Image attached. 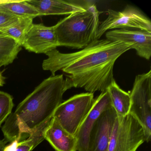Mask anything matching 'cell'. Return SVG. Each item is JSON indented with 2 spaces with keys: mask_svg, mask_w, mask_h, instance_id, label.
I'll return each mask as SVG.
<instances>
[{
  "mask_svg": "<svg viewBox=\"0 0 151 151\" xmlns=\"http://www.w3.org/2000/svg\"><path fill=\"white\" fill-rule=\"evenodd\" d=\"M111 105L118 116H124L129 114L130 97L129 93L122 90L114 79L107 89Z\"/></svg>",
  "mask_w": 151,
  "mask_h": 151,
  "instance_id": "cell-14",
  "label": "cell"
},
{
  "mask_svg": "<svg viewBox=\"0 0 151 151\" xmlns=\"http://www.w3.org/2000/svg\"><path fill=\"white\" fill-rule=\"evenodd\" d=\"M117 116L112 106L101 114L90 132L88 151H106Z\"/></svg>",
  "mask_w": 151,
  "mask_h": 151,
  "instance_id": "cell-9",
  "label": "cell"
},
{
  "mask_svg": "<svg viewBox=\"0 0 151 151\" xmlns=\"http://www.w3.org/2000/svg\"><path fill=\"white\" fill-rule=\"evenodd\" d=\"M9 1H0V4L7 3V2H8Z\"/></svg>",
  "mask_w": 151,
  "mask_h": 151,
  "instance_id": "cell-23",
  "label": "cell"
},
{
  "mask_svg": "<svg viewBox=\"0 0 151 151\" xmlns=\"http://www.w3.org/2000/svg\"><path fill=\"white\" fill-rule=\"evenodd\" d=\"M22 47L15 40L0 31V68L13 63Z\"/></svg>",
  "mask_w": 151,
  "mask_h": 151,
  "instance_id": "cell-16",
  "label": "cell"
},
{
  "mask_svg": "<svg viewBox=\"0 0 151 151\" xmlns=\"http://www.w3.org/2000/svg\"><path fill=\"white\" fill-rule=\"evenodd\" d=\"M94 99L93 93H91L74 95L58 106L53 118L65 130L75 136L92 107Z\"/></svg>",
  "mask_w": 151,
  "mask_h": 151,
  "instance_id": "cell-5",
  "label": "cell"
},
{
  "mask_svg": "<svg viewBox=\"0 0 151 151\" xmlns=\"http://www.w3.org/2000/svg\"><path fill=\"white\" fill-rule=\"evenodd\" d=\"M129 114L144 129L146 142L151 138V70L136 76L130 93Z\"/></svg>",
  "mask_w": 151,
  "mask_h": 151,
  "instance_id": "cell-4",
  "label": "cell"
},
{
  "mask_svg": "<svg viewBox=\"0 0 151 151\" xmlns=\"http://www.w3.org/2000/svg\"><path fill=\"white\" fill-rule=\"evenodd\" d=\"M67 91L63 75L45 79L17 106L2 127L7 141L27 139L36 129L51 120Z\"/></svg>",
  "mask_w": 151,
  "mask_h": 151,
  "instance_id": "cell-2",
  "label": "cell"
},
{
  "mask_svg": "<svg viewBox=\"0 0 151 151\" xmlns=\"http://www.w3.org/2000/svg\"><path fill=\"white\" fill-rule=\"evenodd\" d=\"M111 106V100L107 91L101 92L94 99L92 107L75 136L77 140V151H88L89 136L93 125L101 114Z\"/></svg>",
  "mask_w": 151,
  "mask_h": 151,
  "instance_id": "cell-11",
  "label": "cell"
},
{
  "mask_svg": "<svg viewBox=\"0 0 151 151\" xmlns=\"http://www.w3.org/2000/svg\"><path fill=\"white\" fill-rule=\"evenodd\" d=\"M14 106L13 97L0 91V127L12 113Z\"/></svg>",
  "mask_w": 151,
  "mask_h": 151,
  "instance_id": "cell-19",
  "label": "cell"
},
{
  "mask_svg": "<svg viewBox=\"0 0 151 151\" xmlns=\"http://www.w3.org/2000/svg\"><path fill=\"white\" fill-rule=\"evenodd\" d=\"M22 46L29 52L46 54L58 47L54 26L33 24L25 35Z\"/></svg>",
  "mask_w": 151,
  "mask_h": 151,
  "instance_id": "cell-8",
  "label": "cell"
},
{
  "mask_svg": "<svg viewBox=\"0 0 151 151\" xmlns=\"http://www.w3.org/2000/svg\"><path fill=\"white\" fill-rule=\"evenodd\" d=\"M145 140L143 127L131 115L117 116L106 151H137Z\"/></svg>",
  "mask_w": 151,
  "mask_h": 151,
  "instance_id": "cell-6",
  "label": "cell"
},
{
  "mask_svg": "<svg viewBox=\"0 0 151 151\" xmlns=\"http://www.w3.org/2000/svg\"><path fill=\"white\" fill-rule=\"evenodd\" d=\"M51 120L46 122L35 130L26 139L11 142V144L6 147L4 151H32L45 139V132Z\"/></svg>",
  "mask_w": 151,
  "mask_h": 151,
  "instance_id": "cell-15",
  "label": "cell"
},
{
  "mask_svg": "<svg viewBox=\"0 0 151 151\" xmlns=\"http://www.w3.org/2000/svg\"><path fill=\"white\" fill-rule=\"evenodd\" d=\"M20 17L0 9V29L7 28L16 23Z\"/></svg>",
  "mask_w": 151,
  "mask_h": 151,
  "instance_id": "cell-20",
  "label": "cell"
},
{
  "mask_svg": "<svg viewBox=\"0 0 151 151\" xmlns=\"http://www.w3.org/2000/svg\"><path fill=\"white\" fill-rule=\"evenodd\" d=\"M107 17L99 23L96 38L99 39L107 31L111 29H136L151 32V22L137 8L127 6L122 11L108 9Z\"/></svg>",
  "mask_w": 151,
  "mask_h": 151,
  "instance_id": "cell-7",
  "label": "cell"
},
{
  "mask_svg": "<svg viewBox=\"0 0 151 151\" xmlns=\"http://www.w3.org/2000/svg\"><path fill=\"white\" fill-rule=\"evenodd\" d=\"M33 20L32 17H20L16 23L7 28L0 29V31L22 46L25 35L33 24Z\"/></svg>",
  "mask_w": 151,
  "mask_h": 151,
  "instance_id": "cell-17",
  "label": "cell"
},
{
  "mask_svg": "<svg viewBox=\"0 0 151 151\" xmlns=\"http://www.w3.org/2000/svg\"><path fill=\"white\" fill-rule=\"evenodd\" d=\"M0 9L20 17H32L34 19L40 14L26 1H10L8 2L0 4Z\"/></svg>",
  "mask_w": 151,
  "mask_h": 151,
  "instance_id": "cell-18",
  "label": "cell"
},
{
  "mask_svg": "<svg viewBox=\"0 0 151 151\" xmlns=\"http://www.w3.org/2000/svg\"><path fill=\"white\" fill-rule=\"evenodd\" d=\"M132 46L120 41L97 39L82 50L63 53L56 49L46 54L42 68L52 76L58 70L68 74L65 79L67 90L81 88L88 93L106 91L114 80V65Z\"/></svg>",
  "mask_w": 151,
  "mask_h": 151,
  "instance_id": "cell-1",
  "label": "cell"
},
{
  "mask_svg": "<svg viewBox=\"0 0 151 151\" xmlns=\"http://www.w3.org/2000/svg\"><path fill=\"white\" fill-rule=\"evenodd\" d=\"M45 138L56 151H77L75 136L65 130L53 117L45 132Z\"/></svg>",
  "mask_w": 151,
  "mask_h": 151,
  "instance_id": "cell-13",
  "label": "cell"
},
{
  "mask_svg": "<svg viewBox=\"0 0 151 151\" xmlns=\"http://www.w3.org/2000/svg\"><path fill=\"white\" fill-rule=\"evenodd\" d=\"M6 143L4 140H0V151H5V147H6Z\"/></svg>",
  "mask_w": 151,
  "mask_h": 151,
  "instance_id": "cell-21",
  "label": "cell"
},
{
  "mask_svg": "<svg viewBox=\"0 0 151 151\" xmlns=\"http://www.w3.org/2000/svg\"><path fill=\"white\" fill-rule=\"evenodd\" d=\"M106 39L120 41L132 46L138 55L149 60L151 56V32L126 29H115L106 33Z\"/></svg>",
  "mask_w": 151,
  "mask_h": 151,
  "instance_id": "cell-10",
  "label": "cell"
},
{
  "mask_svg": "<svg viewBox=\"0 0 151 151\" xmlns=\"http://www.w3.org/2000/svg\"><path fill=\"white\" fill-rule=\"evenodd\" d=\"M5 77L3 76L1 72L0 71V86H2L4 85L5 84Z\"/></svg>",
  "mask_w": 151,
  "mask_h": 151,
  "instance_id": "cell-22",
  "label": "cell"
},
{
  "mask_svg": "<svg viewBox=\"0 0 151 151\" xmlns=\"http://www.w3.org/2000/svg\"><path fill=\"white\" fill-rule=\"evenodd\" d=\"M26 2L34 8L40 16L66 15L86 11L85 6L65 1L27 0Z\"/></svg>",
  "mask_w": 151,
  "mask_h": 151,
  "instance_id": "cell-12",
  "label": "cell"
},
{
  "mask_svg": "<svg viewBox=\"0 0 151 151\" xmlns=\"http://www.w3.org/2000/svg\"><path fill=\"white\" fill-rule=\"evenodd\" d=\"M85 11L72 14L54 25L58 46L81 49L97 40L99 16L95 4L85 6Z\"/></svg>",
  "mask_w": 151,
  "mask_h": 151,
  "instance_id": "cell-3",
  "label": "cell"
}]
</instances>
